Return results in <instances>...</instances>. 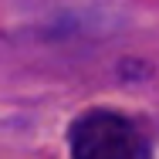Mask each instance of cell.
I'll list each match as a JSON object with an SVG mask.
<instances>
[{
	"mask_svg": "<svg viewBox=\"0 0 159 159\" xmlns=\"http://www.w3.org/2000/svg\"><path fill=\"white\" fill-rule=\"evenodd\" d=\"M71 159H152V146L129 115L88 108L68 129Z\"/></svg>",
	"mask_w": 159,
	"mask_h": 159,
	"instance_id": "1",
	"label": "cell"
}]
</instances>
